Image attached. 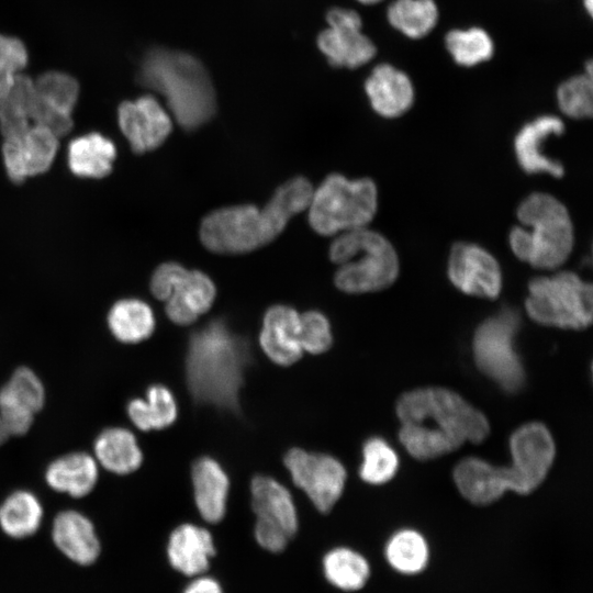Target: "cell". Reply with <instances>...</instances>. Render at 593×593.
I'll return each mask as SVG.
<instances>
[{
    "mask_svg": "<svg viewBox=\"0 0 593 593\" xmlns=\"http://www.w3.org/2000/svg\"><path fill=\"white\" fill-rule=\"evenodd\" d=\"M395 411L401 422L400 441L418 460L444 456L467 441L479 444L490 432L483 413L445 388L405 392Z\"/></svg>",
    "mask_w": 593,
    "mask_h": 593,
    "instance_id": "6da1fadb",
    "label": "cell"
},
{
    "mask_svg": "<svg viewBox=\"0 0 593 593\" xmlns=\"http://www.w3.org/2000/svg\"><path fill=\"white\" fill-rule=\"evenodd\" d=\"M312 193L311 183L296 177L279 187L262 209L246 204L214 211L201 224V240L208 249L222 254L258 248L277 237L294 214L309 206Z\"/></svg>",
    "mask_w": 593,
    "mask_h": 593,
    "instance_id": "7a4b0ae2",
    "label": "cell"
},
{
    "mask_svg": "<svg viewBox=\"0 0 593 593\" xmlns=\"http://www.w3.org/2000/svg\"><path fill=\"white\" fill-rule=\"evenodd\" d=\"M248 359L245 342L232 333L224 321H212L194 332L187 356V379L192 395L200 402L236 409Z\"/></svg>",
    "mask_w": 593,
    "mask_h": 593,
    "instance_id": "3957f363",
    "label": "cell"
},
{
    "mask_svg": "<svg viewBox=\"0 0 593 593\" xmlns=\"http://www.w3.org/2000/svg\"><path fill=\"white\" fill-rule=\"evenodd\" d=\"M138 80L160 93L186 130L206 123L215 112V93L203 65L192 55L167 48L149 51Z\"/></svg>",
    "mask_w": 593,
    "mask_h": 593,
    "instance_id": "277c9868",
    "label": "cell"
},
{
    "mask_svg": "<svg viewBox=\"0 0 593 593\" xmlns=\"http://www.w3.org/2000/svg\"><path fill=\"white\" fill-rule=\"evenodd\" d=\"M522 226L510 233V246L521 260L553 269L570 255L573 227L564 205L550 194L533 193L517 209Z\"/></svg>",
    "mask_w": 593,
    "mask_h": 593,
    "instance_id": "5b68a950",
    "label": "cell"
},
{
    "mask_svg": "<svg viewBox=\"0 0 593 593\" xmlns=\"http://www.w3.org/2000/svg\"><path fill=\"white\" fill-rule=\"evenodd\" d=\"M329 258L339 267L337 288L366 293L391 286L399 273V260L390 242L365 227L343 232L329 247Z\"/></svg>",
    "mask_w": 593,
    "mask_h": 593,
    "instance_id": "8992f818",
    "label": "cell"
},
{
    "mask_svg": "<svg viewBox=\"0 0 593 593\" xmlns=\"http://www.w3.org/2000/svg\"><path fill=\"white\" fill-rule=\"evenodd\" d=\"M309 221L314 231L333 235L365 227L377 210V188L372 180H348L329 175L310 201Z\"/></svg>",
    "mask_w": 593,
    "mask_h": 593,
    "instance_id": "52a82bcc",
    "label": "cell"
},
{
    "mask_svg": "<svg viewBox=\"0 0 593 593\" xmlns=\"http://www.w3.org/2000/svg\"><path fill=\"white\" fill-rule=\"evenodd\" d=\"M536 323L566 329H583L593 318L592 286L571 271L529 281L525 301Z\"/></svg>",
    "mask_w": 593,
    "mask_h": 593,
    "instance_id": "ba28073f",
    "label": "cell"
},
{
    "mask_svg": "<svg viewBox=\"0 0 593 593\" xmlns=\"http://www.w3.org/2000/svg\"><path fill=\"white\" fill-rule=\"evenodd\" d=\"M518 326V314L512 309H503L481 323L473 336L477 367L507 392L519 390L525 380L514 344Z\"/></svg>",
    "mask_w": 593,
    "mask_h": 593,
    "instance_id": "9c48e42d",
    "label": "cell"
},
{
    "mask_svg": "<svg viewBox=\"0 0 593 593\" xmlns=\"http://www.w3.org/2000/svg\"><path fill=\"white\" fill-rule=\"evenodd\" d=\"M150 290L166 302L168 317L178 325L193 323L215 299V287L206 275L175 262L163 264L155 270Z\"/></svg>",
    "mask_w": 593,
    "mask_h": 593,
    "instance_id": "30bf717a",
    "label": "cell"
},
{
    "mask_svg": "<svg viewBox=\"0 0 593 593\" xmlns=\"http://www.w3.org/2000/svg\"><path fill=\"white\" fill-rule=\"evenodd\" d=\"M510 451L511 491L528 494L542 483L549 472L556 454L553 438L542 423H526L512 434Z\"/></svg>",
    "mask_w": 593,
    "mask_h": 593,
    "instance_id": "8fae6325",
    "label": "cell"
},
{
    "mask_svg": "<svg viewBox=\"0 0 593 593\" xmlns=\"http://www.w3.org/2000/svg\"><path fill=\"white\" fill-rule=\"evenodd\" d=\"M284 465L293 482L306 493L314 506L322 513H328L344 491L347 477L344 466L332 456L300 448L287 452Z\"/></svg>",
    "mask_w": 593,
    "mask_h": 593,
    "instance_id": "7c38bea8",
    "label": "cell"
},
{
    "mask_svg": "<svg viewBox=\"0 0 593 593\" xmlns=\"http://www.w3.org/2000/svg\"><path fill=\"white\" fill-rule=\"evenodd\" d=\"M448 277L457 289L470 295L494 299L502 288L501 269L495 258L471 243L460 242L452 246Z\"/></svg>",
    "mask_w": 593,
    "mask_h": 593,
    "instance_id": "4fadbf2b",
    "label": "cell"
},
{
    "mask_svg": "<svg viewBox=\"0 0 593 593\" xmlns=\"http://www.w3.org/2000/svg\"><path fill=\"white\" fill-rule=\"evenodd\" d=\"M58 150V137L47 128L31 124L22 134L4 138L2 156L8 177L22 182L49 169Z\"/></svg>",
    "mask_w": 593,
    "mask_h": 593,
    "instance_id": "5bb4252c",
    "label": "cell"
},
{
    "mask_svg": "<svg viewBox=\"0 0 593 593\" xmlns=\"http://www.w3.org/2000/svg\"><path fill=\"white\" fill-rule=\"evenodd\" d=\"M118 121L131 148L137 154L160 146L171 131L169 114L152 96L121 103Z\"/></svg>",
    "mask_w": 593,
    "mask_h": 593,
    "instance_id": "9a60e30c",
    "label": "cell"
},
{
    "mask_svg": "<svg viewBox=\"0 0 593 593\" xmlns=\"http://www.w3.org/2000/svg\"><path fill=\"white\" fill-rule=\"evenodd\" d=\"M45 404V388L40 377L27 367L18 368L0 389V414L8 432L26 434Z\"/></svg>",
    "mask_w": 593,
    "mask_h": 593,
    "instance_id": "2e32d148",
    "label": "cell"
},
{
    "mask_svg": "<svg viewBox=\"0 0 593 593\" xmlns=\"http://www.w3.org/2000/svg\"><path fill=\"white\" fill-rule=\"evenodd\" d=\"M259 343L277 365L289 366L303 353L300 342V314L287 305L271 306L265 314Z\"/></svg>",
    "mask_w": 593,
    "mask_h": 593,
    "instance_id": "e0dca14e",
    "label": "cell"
},
{
    "mask_svg": "<svg viewBox=\"0 0 593 593\" xmlns=\"http://www.w3.org/2000/svg\"><path fill=\"white\" fill-rule=\"evenodd\" d=\"M211 533L194 524H181L170 534L167 557L170 566L186 577L205 574L215 556Z\"/></svg>",
    "mask_w": 593,
    "mask_h": 593,
    "instance_id": "ac0fdd59",
    "label": "cell"
},
{
    "mask_svg": "<svg viewBox=\"0 0 593 593\" xmlns=\"http://www.w3.org/2000/svg\"><path fill=\"white\" fill-rule=\"evenodd\" d=\"M52 538L60 552L81 566L93 563L101 551L92 522L75 510H65L55 516Z\"/></svg>",
    "mask_w": 593,
    "mask_h": 593,
    "instance_id": "d6986e66",
    "label": "cell"
},
{
    "mask_svg": "<svg viewBox=\"0 0 593 593\" xmlns=\"http://www.w3.org/2000/svg\"><path fill=\"white\" fill-rule=\"evenodd\" d=\"M563 122L553 115H542L523 126L515 137L514 147L521 167L528 174L563 175L562 165L542 154V144L550 135L563 132Z\"/></svg>",
    "mask_w": 593,
    "mask_h": 593,
    "instance_id": "ffe728a7",
    "label": "cell"
},
{
    "mask_svg": "<svg viewBox=\"0 0 593 593\" xmlns=\"http://www.w3.org/2000/svg\"><path fill=\"white\" fill-rule=\"evenodd\" d=\"M365 90L373 110L385 118L403 114L414 99L410 78L388 64L378 65L372 70L366 80Z\"/></svg>",
    "mask_w": 593,
    "mask_h": 593,
    "instance_id": "44dd1931",
    "label": "cell"
},
{
    "mask_svg": "<svg viewBox=\"0 0 593 593\" xmlns=\"http://www.w3.org/2000/svg\"><path fill=\"white\" fill-rule=\"evenodd\" d=\"M99 465L93 456L74 451L53 460L45 470L47 485L72 497H83L94 489Z\"/></svg>",
    "mask_w": 593,
    "mask_h": 593,
    "instance_id": "7402d4cb",
    "label": "cell"
},
{
    "mask_svg": "<svg viewBox=\"0 0 593 593\" xmlns=\"http://www.w3.org/2000/svg\"><path fill=\"white\" fill-rule=\"evenodd\" d=\"M192 485L197 508L211 524L223 519L230 488L227 474L217 461L210 457L198 459L192 467Z\"/></svg>",
    "mask_w": 593,
    "mask_h": 593,
    "instance_id": "603a6c76",
    "label": "cell"
},
{
    "mask_svg": "<svg viewBox=\"0 0 593 593\" xmlns=\"http://www.w3.org/2000/svg\"><path fill=\"white\" fill-rule=\"evenodd\" d=\"M251 507L258 518L280 525L292 538L298 530L296 508L290 492L277 480L256 475L250 483Z\"/></svg>",
    "mask_w": 593,
    "mask_h": 593,
    "instance_id": "cb8c5ba5",
    "label": "cell"
},
{
    "mask_svg": "<svg viewBox=\"0 0 593 593\" xmlns=\"http://www.w3.org/2000/svg\"><path fill=\"white\" fill-rule=\"evenodd\" d=\"M94 459L114 474H130L143 462V452L135 435L124 427L103 429L93 443Z\"/></svg>",
    "mask_w": 593,
    "mask_h": 593,
    "instance_id": "d4e9b609",
    "label": "cell"
},
{
    "mask_svg": "<svg viewBox=\"0 0 593 593\" xmlns=\"http://www.w3.org/2000/svg\"><path fill=\"white\" fill-rule=\"evenodd\" d=\"M317 46L327 61L335 67L356 68L376 55L374 44L361 29L329 27L317 36Z\"/></svg>",
    "mask_w": 593,
    "mask_h": 593,
    "instance_id": "484cf974",
    "label": "cell"
},
{
    "mask_svg": "<svg viewBox=\"0 0 593 593\" xmlns=\"http://www.w3.org/2000/svg\"><path fill=\"white\" fill-rule=\"evenodd\" d=\"M68 166L82 178H102L111 172L116 157L113 142L100 133H88L72 139L68 146Z\"/></svg>",
    "mask_w": 593,
    "mask_h": 593,
    "instance_id": "4316f807",
    "label": "cell"
},
{
    "mask_svg": "<svg viewBox=\"0 0 593 593\" xmlns=\"http://www.w3.org/2000/svg\"><path fill=\"white\" fill-rule=\"evenodd\" d=\"M108 326L119 342L137 344L154 333L155 316L150 306L144 301L123 299L110 309Z\"/></svg>",
    "mask_w": 593,
    "mask_h": 593,
    "instance_id": "83f0119b",
    "label": "cell"
},
{
    "mask_svg": "<svg viewBox=\"0 0 593 593\" xmlns=\"http://www.w3.org/2000/svg\"><path fill=\"white\" fill-rule=\"evenodd\" d=\"M127 416L143 432L163 429L177 418L178 409L172 392L165 385H150L145 399L135 398L127 404Z\"/></svg>",
    "mask_w": 593,
    "mask_h": 593,
    "instance_id": "f1b7e54d",
    "label": "cell"
},
{
    "mask_svg": "<svg viewBox=\"0 0 593 593\" xmlns=\"http://www.w3.org/2000/svg\"><path fill=\"white\" fill-rule=\"evenodd\" d=\"M42 519V503L31 491H14L0 505V528L9 537L22 539L34 535Z\"/></svg>",
    "mask_w": 593,
    "mask_h": 593,
    "instance_id": "f546056e",
    "label": "cell"
},
{
    "mask_svg": "<svg viewBox=\"0 0 593 593\" xmlns=\"http://www.w3.org/2000/svg\"><path fill=\"white\" fill-rule=\"evenodd\" d=\"M322 566L326 580L333 586L346 592L362 589L370 577L367 559L347 547L329 550L324 556Z\"/></svg>",
    "mask_w": 593,
    "mask_h": 593,
    "instance_id": "4dcf8cb0",
    "label": "cell"
},
{
    "mask_svg": "<svg viewBox=\"0 0 593 593\" xmlns=\"http://www.w3.org/2000/svg\"><path fill=\"white\" fill-rule=\"evenodd\" d=\"M34 82L19 74L10 91L0 98V130L4 138L22 134L31 123Z\"/></svg>",
    "mask_w": 593,
    "mask_h": 593,
    "instance_id": "1f68e13d",
    "label": "cell"
},
{
    "mask_svg": "<svg viewBox=\"0 0 593 593\" xmlns=\"http://www.w3.org/2000/svg\"><path fill=\"white\" fill-rule=\"evenodd\" d=\"M385 558L395 571L407 575L417 574L428 563L427 541L414 529H401L387 542Z\"/></svg>",
    "mask_w": 593,
    "mask_h": 593,
    "instance_id": "d6a6232c",
    "label": "cell"
},
{
    "mask_svg": "<svg viewBox=\"0 0 593 593\" xmlns=\"http://www.w3.org/2000/svg\"><path fill=\"white\" fill-rule=\"evenodd\" d=\"M437 18L434 0H395L388 9L391 25L412 38L425 36Z\"/></svg>",
    "mask_w": 593,
    "mask_h": 593,
    "instance_id": "836d02e7",
    "label": "cell"
},
{
    "mask_svg": "<svg viewBox=\"0 0 593 593\" xmlns=\"http://www.w3.org/2000/svg\"><path fill=\"white\" fill-rule=\"evenodd\" d=\"M446 46L455 61L467 67L488 60L493 54L491 37L479 27L450 31L446 35Z\"/></svg>",
    "mask_w": 593,
    "mask_h": 593,
    "instance_id": "e575fe53",
    "label": "cell"
},
{
    "mask_svg": "<svg viewBox=\"0 0 593 593\" xmlns=\"http://www.w3.org/2000/svg\"><path fill=\"white\" fill-rule=\"evenodd\" d=\"M399 467L395 451L378 437L368 439L362 448L360 477L370 484H382L393 478Z\"/></svg>",
    "mask_w": 593,
    "mask_h": 593,
    "instance_id": "d590c367",
    "label": "cell"
},
{
    "mask_svg": "<svg viewBox=\"0 0 593 593\" xmlns=\"http://www.w3.org/2000/svg\"><path fill=\"white\" fill-rule=\"evenodd\" d=\"M34 82L35 94L44 104L71 114L79 94L75 78L58 71H49Z\"/></svg>",
    "mask_w": 593,
    "mask_h": 593,
    "instance_id": "8d00e7d4",
    "label": "cell"
},
{
    "mask_svg": "<svg viewBox=\"0 0 593 593\" xmlns=\"http://www.w3.org/2000/svg\"><path fill=\"white\" fill-rule=\"evenodd\" d=\"M558 103L561 111L573 119L590 118L593 112L592 77L577 76L558 88Z\"/></svg>",
    "mask_w": 593,
    "mask_h": 593,
    "instance_id": "74e56055",
    "label": "cell"
},
{
    "mask_svg": "<svg viewBox=\"0 0 593 593\" xmlns=\"http://www.w3.org/2000/svg\"><path fill=\"white\" fill-rule=\"evenodd\" d=\"M26 63L24 44L15 37L0 34V98L10 91Z\"/></svg>",
    "mask_w": 593,
    "mask_h": 593,
    "instance_id": "f35d334b",
    "label": "cell"
},
{
    "mask_svg": "<svg viewBox=\"0 0 593 593\" xmlns=\"http://www.w3.org/2000/svg\"><path fill=\"white\" fill-rule=\"evenodd\" d=\"M300 342L303 351L310 354L326 351L333 342L328 320L316 311L300 315Z\"/></svg>",
    "mask_w": 593,
    "mask_h": 593,
    "instance_id": "ab89813d",
    "label": "cell"
},
{
    "mask_svg": "<svg viewBox=\"0 0 593 593\" xmlns=\"http://www.w3.org/2000/svg\"><path fill=\"white\" fill-rule=\"evenodd\" d=\"M254 535L261 548L273 553L283 551L291 539L280 525L258 517L256 518Z\"/></svg>",
    "mask_w": 593,
    "mask_h": 593,
    "instance_id": "60d3db41",
    "label": "cell"
},
{
    "mask_svg": "<svg viewBox=\"0 0 593 593\" xmlns=\"http://www.w3.org/2000/svg\"><path fill=\"white\" fill-rule=\"evenodd\" d=\"M326 21L329 27L361 29V19L350 9L334 8L327 12Z\"/></svg>",
    "mask_w": 593,
    "mask_h": 593,
    "instance_id": "b9f144b4",
    "label": "cell"
},
{
    "mask_svg": "<svg viewBox=\"0 0 593 593\" xmlns=\"http://www.w3.org/2000/svg\"><path fill=\"white\" fill-rule=\"evenodd\" d=\"M183 593H223V589L214 578L201 574L192 579Z\"/></svg>",
    "mask_w": 593,
    "mask_h": 593,
    "instance_id": "7bdbcfd3",
    "label": "cell"
},
{
    "mask_svg": "<svg viewBox=\"0 0 593 593\" xmlns=\"http://www.w3.org/2000/svg\"><path fill=\"white\" fill-rule=\"evenodd\" d=\"M10 434L8 432V428L4 424V421L0 414V446L7 441V439L9 438Z\"/></svg>",
    "mask_w": 593,
    "mask_h": 593,
    "instance_id": "ee69618b",
    "label": "cell"
},
{
    "mask_svg": "<svg viewBox=\"0 0 593 593\" xmlns=\"http://www.w3.org/2000/svg\"><path fill=\"white\" fill-rule=\"evenodd\" d=\"M584 5L590 14H592L593 0H584Z\"/></svg>",
    "mask_w": 593,
    "mask_h": 593,
    "instance_id": "f6af8a7d",
    "label": "cell"
},
{
    "mask_svg": "<svg viewBox=\"0 0 593 593\" xmlns=\"http://www.w3.org/2000/svg\"><path fill=\"white\" fill-rule=\"evenodd\" d=\"M363 4H372V3H376V2H379L381 0H357Z\"/></svg>",
    "mask_w": 593,
    "mask_h": 593,
    "instance_id": "bcb514c9",
    "label": "cell"
}]
</instances>
